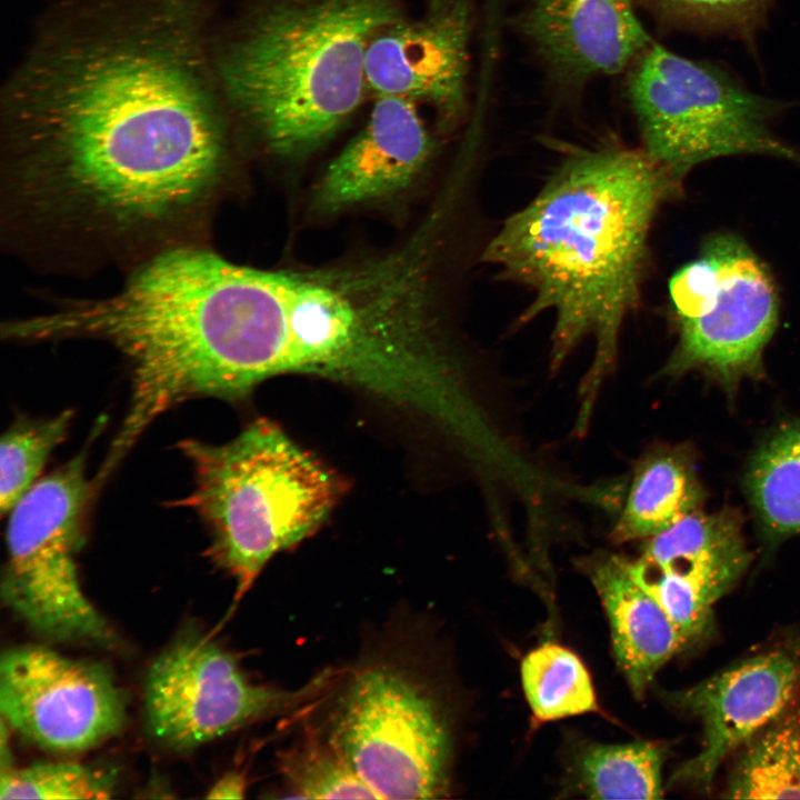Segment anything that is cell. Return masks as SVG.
<instances>
[{
  "label": "cell",
  "mask_w": 800,
  "mask_h": 800,
  "mask_svg": "<svg viewBox=\"0 0 800 800\" xmlns=\"http://www.w3.org/2000/svg\"><path fill=\"white\" fill-rule=\"evenodd\" d=\"M799 688L800 641L666 694L670 704L702 726L699 752L673 772L670 784L708 790L728 756L776 718Z\"/></svg>",
  "instance_id": "cell-11"
},
{
  "label": "cell",
  "mask_w": 800,
  "mask_h": 800,
  "mask_svg": "<svg viewBox=\"0 0 800 800\" xmlns=\"http://www.w3.org/2000/svg\"><path fill=\"white\" fill-rule=\"evenodd\" d=\"M330 732L379 799H433L449 788L451 736L439 701L410 670H357Z\"/></svg>",
  "instance_id": "cell-7"
},
{
  "label": "cell",
  "mask_w": 800,
  "mask_h": 800,
  "mask_svg": "<svg viewBox=\"0 0 800 800\" xmlns=\"http://www.w3.org/2000/svg\"><path fill=\"white\" fill-rule=\"evenodd\" d=\"M524 26L543 57L572 77L617 73L649 42L631 0H530Z\"/></svg>",
  "instance_id": "cell-14"
},
{
  "label": "cell",
  "mask_w": 800,
  "mask_h": 800,
  "mask_svg": "<svg viewBox=\"0 0 800 800\" xmlns=\"http://www.w3.org/2000/svg\"><path fill=\"white\" fill-rule=\"evenodd\" d=\"M196 18L189 0H152L27 67L12 116L30 187L119 226L204 196L226 149Z\"/></svg>",
  "instance_id": "cell-1"
},
{
  "label": "cell",
  "mask_w": 800,
  "mask_h": 800,
  "mask_svg": "<svg viewBox=\"0 0 800 800\" xmlns=\"http://www.w3.org/2000/svg\"><path fill=\"white\" fill-rule=\"evenodd\" d=\"M248 782L244 773L231 771L222 776L209 789L208 799H242L246 796Z\"/></svg>",
  "instance_id": "cell-26"
},
{
  "label": "cell",
  "mask_w": 800,
  "mask_h": 800,
  "mask_svg": "<svg viewBox=\"0 0 800 800\" xmlns=\"http://www.w3.org/2000/svg\"><path fill=\"white\" fill-rule=\"evenodd\" d=\"M83 450L39 479L9 512L2 597L37 632L111 647L114 630L82 590L76 556L93 481Z\"/></svg>",
  "instance_id": "cell-6"
},
{
  "label": "cell",
  "mask_w": 800,
  "mask_h": 800,
  "mask_svg": "<svg viewBox=\"0 0 800 800\" xmlns=\"http://www.w3.org/2000/svg\"><path fill=\"white\" fill-rule=\"evenodd\" d=\"M662 759L651 741L587 744L574 756L569 790L590 799H658Z\"/></svg>",
  "instance_id": "cell-20"
},
{
  "label": "cell",
  "mask_w": 800,
  "mask_h": 800,
  "mask_svg": "<svg viewBox=\"0 0 800 800\" xmlns=\"http://www.w3.org/2000/svg\"><path fill=\"white\" fill-rule=\"evenodd\" d=\"M192 488L176 504L194 511L209 537L207 556L234 581L240 600L270 559L312 536L346 481L278 424L258 419L230 441L178 443Z\"/></svg>",
  "instance_id": "cell-4"
},
{
  "label": "cell",
  "mask_w": 800,
  "mask_h": 800,
  "mask_svg": "<svg viewBox=\"0 0 800 800\" xmlns=\"http://www.w3.org/2000/svg\"><path fill=\"white\" fill-rule=\"evenodd\" d=\"M656 2L698 12H731L749 8L761 0H654Z\"/></svg>",
  "instance_id": "cell-25"
},
{
  "label": "cell",
  "mask_w": 800,
  "mask_h": 800,
  "mask_svg": "<svg viewBox=\"0 0 800 800\" xmlns=\"http://www.w3.org/2000/svg\"><path fill=\"white\" fill-rule=\"evenodd\" d=\"M361 130L332 159L316 183L311 204L322 216L389 200L423 173L436 148L419 106L377 97Z\"/></svg>",
  "instance_id": "cell-13"
},
{
  "label": "cell",
  "mask_w": 800,
  "mask_h": 800,
  "mask_svg": "<svg viewBox=\"0 0 800 800\" xmlns=\"http://www.w3.org/2000/svg\"><path fill=\"white\" fill-rule=\"evenodd\" d=\"M678 189L642 149H576L484 249V261L533 293L522 320L552 312L553 366L582 339L594 340L581 390L583 420L639 301L654 214Z\"/></svg>",
  "instance_id": "cell-2"
},
{
  "label": "cell",
  "mask_w": 800,
  "mask_h": 800,
  "mask_svg": "<svg viewBox=\"0 0 800 800\" xmlns=\"http://www.w3.org/2000/svg\"><path fill=\"white\" fill-rule=\"evenodd\" d=\"M746 489L768 542L800 532V420L779 427L758 448Z\"/></svg>",
  "instance_id": "cell-19"
},
{
  "label": "cell",
  "mask_w": 800,
  "mask_h": 800,
  "mask_svg": "<svg viewBox=\"0 0 800 800\" xmlns=\"http://www.w3.org/2000/svg\"><path fill=\"white\" fill-rule=\"evenodd\" d=\"M114 778L76 762H37L1 771L0 799H108Z\"/></svg>",
  "instance_id": "cell-24"
},
{
  "label": "cell",
  "mask_w": 800,
  "mask_h": 800,
  "mask_svg": "<svg viewBox=\"0 0 800 800\" xmlns=\"http://www.w3.org/2000/svg\"><path fill=\"white\" fill-rule=\"evenodd\" d=\"M126 698L102 666L27 644L0 661V710L8 727L51 751L78 752L116 736Z\"/></svg>",
  "instance_id": "cell-10"
},
{
  "label": "cell",
  "mask_w": 800,
  "mask_h": 800,
  "mask_svg": "<svg viewBox=\"0 0 800 800\" xmlns=\"http://www.w3.org/2000/svg\"><path fill=\"white\" fill-rule=\"evenodd\" d=\"M679 341L666 372L703 369L730 386L758 372L779 314L773 279L744 241L716 234L669 281Z\"/></svg>",
  "instance_id": "cell-8"
},
{
  "label": "cell",
  "mask_w": 800,
  "mask_h": 800,
  "mask_svg": "<svg viewBox=\"0 0 800 800\" xmlns=\"http://www.w3.org/2000/svg\"><path fill=\"white\" fill-rule=\"evenodd\" d=\"M403 0H256L220 59L222 89L277 158L329 141L368 96L371 40Z\"/></svg>",
  "instance_id": "cell-3"
},
{
  "label": "cell",
  "mask_w": 800,
  "mask_h": 800,
  "mask_svg": "<svg viewBox=\"0 0 800 800\" xmlns=\"http://www.w3.org/2000/svg\"><path fill=\"white\" fill-rule=\"evenodd\" d=\"M703 499L702 486L683 451L651 453L636 470L611 537L616 542L651 538L698 511Z\"/></svg>",
  "instance_id": "cell-17"
},
{
  "label": "cell",
  "mask_w": 800,
  "mask_h": 800,
  "mask_svg": "<svg viewBox=\"0 0 800 800\" xmlns=\"http://www.w3.org/2000/svg\"><path fill=\"white\" fill-rule=\"evenodd\" d=\"M74 417L66 409L51 417H18L0 442V511L9 513L39 480L52 451L68 437Z\"/></svg>",
  "instance_id": "cell-23"
},
{
  "label": "cell",
  "mask_w": 800,
  "mask_h": 800,
  "mask_svg": "<svg viewBox=\"0 0 800 800\" xmlns=\"http://www.w3.org/2000/svg\"><path fill=\"white\" fill-rule=\"evenodd\" d=\"M279 772L296 798L379 799L329 731L308 729L278 756Z\"/></svg>",
  "instance_id": "cell-22"
},
{
  "label": "cell",
  "mask_w": 800,
  "mask_h": 800,
  "mask_svg": "<svg viewBox=\"0 0 800 800\" xmlns=\"http://www.w3.org/2000/svg\"><path fill=\"white\" fill-rule=\"evenodd\" d=\"M332 678L323 673L296 690L256 684L230 652L199 632L184 631L148 669L147 727L164 747L193 749L253 721L307 706Z\"/></svg>",
  "instance_id": "cell-9"
},
{
  "label": "cell",
  "mask_w": 800,
  "mask_h": 800,
  "mask_svg": "<svg viewBox=\"0 0 800 800\" xmlns=\"http://www.w3.org/2000/svg\"><path fill=\"white\" fill-rule=\"evenodd\" d=\"M672 571L720 599L750 562L738 516L730 510L696 511L653 536L639 557Z\"/></svg>",
  "instance_id": "cell-16"
},
{
  "label": "cell",
  "mask_w": 800,
  "mask_h": 800,
  "mask_svg": "<svg viewBox=\"0 0 800 800\" xmlns=\"http://www.w3.org/2000/svg\"><path fill=\"white\" fill-rule=\"evenodd\" d=\"M797 696L743 744L724 798L800 799V700Z\"/></svg>",
  "instance_id": "cell-18"
},
{
  "label": "cell",
  "mask_w": 800,
  "mask_h": 800,
  "mask_svg": "<svg viewBox=\"0 0 800 800\" xmlns=\"http://www.w3.org/2000/svg\"><path fill=\"white\" fill-rule=\"evenodd\" d=\"M471 0H426L419 17L403 16L371 40L364 61L372 98L427 104L449 127L464 111Z\"/></svg>",
  "instance_id": "cell-12"
},
{
  "label": "cell",
  "mask_w": 800,
  "mask_h": 800,
  "mask_svg": "<svg viewBox=\"0 0 800 800\" xmlns=\"http://www.w3.org/2000/svg\"><path fill=\"white\" fill-rule=\"evenodd\" d=\"M642 150L680 188L701 162L733 154H768L800 162L774 137L771 107L719 71L659 46L639 57L629 83Z\"/></svg>",
  "instance_id": "cell-5"
},
{
  "label": "cell",
  "mask_w": 800,
  "mask_h": 800,
  "mask_svg": "<svg viewBox=\"0 0 800 800\" xmlns=\"http://www.w3.org/2000/svg\"><path fill=\"white\" fill-rule=\"evenodd\" d=\"M610 626L614 659L641 699L657 672L687 647L654 598L632 577L627 558L596 553L580 561Z\"/></svg>",
  "instance_id": "cell-15"
},
{
  "label": "cell",
  "mask_w": 800,
  "mask_h": 800,
  "mask_svg": "<svg viewBox=\"0 0 800 800\" xmlns=\"http://www.w3.org/2000/svg\"><path fill=\"white\" fill-rule=\"evenodd\" d=\"M520 678L536 722L601 712L586 664L559 643L544 642L529 651L521 660Z\"/></svg>",
  "instance_id": "cell-21"
}]
</instances>
